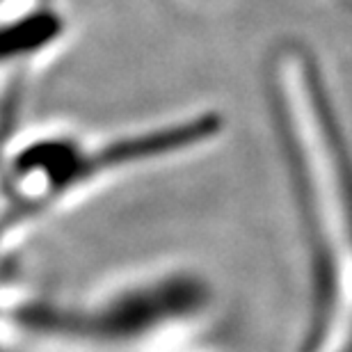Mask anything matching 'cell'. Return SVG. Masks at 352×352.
Returning <instances> with one entry per match:
<instances>
[{
    "instance_id": "cell-1",
    "label": "cell",
    "mask_w": 352,
    "mask_h": 352,
    "mask_svg": "<svg viewBox=\"0 0 352 352\" xmlns=\"http://www.w3.org/2000/svg\"><path fill=\"white\" fill-rule=\"evenodd\" d=\"M220 133L222 117L215 110H192L101 133L65 124L37 126L7 142L0 170L14 204L34 210L98 186L108 176L201 149Z\"/></svg>"
}]
</instances>
